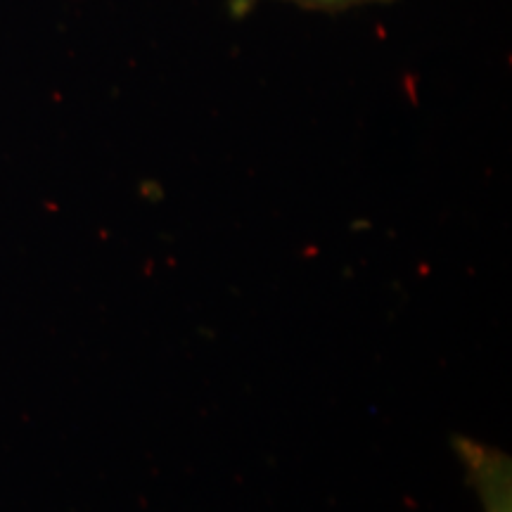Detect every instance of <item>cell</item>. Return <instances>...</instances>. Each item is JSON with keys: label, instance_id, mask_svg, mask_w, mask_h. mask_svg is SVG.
I'll return each mask as SVG.
<instances>
[{"label": "cell", "instance_id": "6da1fadb", "mask_svg": "<svg viewBox=\"0 0 512 512\" xmlns=\"http://www.w3.org/2000/svg\"><path fill=\"white\" fill-rule=\"evenodd\" d=\"M283 3L297 5V8L311 12H347L366 8V5H387L394 3V0H283Z\"/></svg>", "mask_w": 512, "mask_h": 512}, {"label": "cell", "instance_id": "7a4b0ae2", "mask_svg": "<svg viewBox=\"0 0 512 512\" xmlns=\"http://www.w3.org/2000/svg\"><path fill=\"white\" fill-rule=\"evenodd\" d=\"M226 3H228L230 15H233L235 19H242V17H247L249 12L256 8V5L264 3V0H226Z\"/></svg>", "mask_w": 512, "mask_h": 512}]
</instances>
